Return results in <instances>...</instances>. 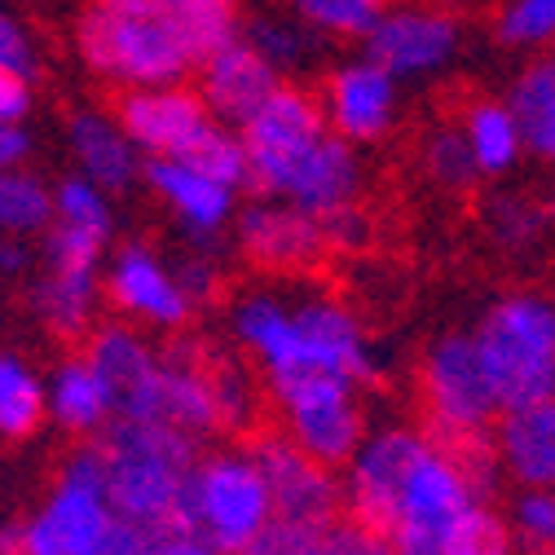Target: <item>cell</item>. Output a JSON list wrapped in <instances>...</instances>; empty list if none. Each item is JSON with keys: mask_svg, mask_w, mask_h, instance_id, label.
I'll return each mask as SVG.
<instances>
[{"mask_svg": "<svg viewBox=\"0 0 555 555\" xmlns=\"http://www.w3.org/2000/svg\"><path fill=\"white\" fill-rule=\"evenodd\" d=\"M194 437L155 420H111L98 428L106 459V503L142 533V555H198L207 551L194 516L181 507V485L194 463Z\"/></svg>", "mask_w": 555, "mask_h": 555, "instance_id": "1", "label": "cell"}, {"mask_svg": "<svg viewBox=\"0 0 555 555\" xmlns=\"http://www.w3.org/2000/svg\"><path fill=\"white\" fill-rule=\"evenodd\" d=\"M264 485H269V525L256 538L251 551H287V555H309L322 551L331 525L344 516L339 480L331 467L313 463L292 437H260L251 450Z\"/></svg>", "mask_w": 555, "mask_h": 555, "instance_id": "2", "label": "cell"}, {"mask_svg": "<svg viewBox=\"0 0 555 555\" xmlns=\"http://www.w3.org/2000/svg\"><path fill=\"white\" fill-rule=\"evenodd\" d=\"M472 339L499 410L555 397V313L542 296L499 300Z\"/></svg>", "mask_w": 555, "mask_h": 555, "instance_id": "3", "label": "cell"}, {"mask_svg": "<svg viewBox=\"0 0 555 555\" xmlns=\"http://www.w3.org/2000/svg\"><path fill=\"white\" fill-rule=\"evenodd\" d=\"M80 57L98 76L119 80L128 89L142 85H181L194 72L190 53L159 10H111L93 5L76 27Z\"/></svg>", "mask_w": 555, "mask_h": 555, "instance_id": "4", "label": "cell"}, {"mask_svg": "<svg viewBox=\"0 0 555 555\" xmlns=\"http://www.w3.org/2000/svg\"><path fill=\"white\" fill-rule=\"evenodd\" d=\"M269 388L287 414L292 441L313 463L331 472L349 463V454L366 437L362 405H358L362 384L326 366H287V371H269Z\"/></svg>", "mask_w": 555, "mask_h": 555, "instance_id": "5", "label": "cell"}, {"mask_svg": "<svg viewBox=\"0 0 555 555\" xmlns=\"http://www.w3.org/2000/svg\"><path fill=\"white\" fill-rule=\"evenodd\" d=\"M181 503L194 516L207 551H251L273 516L269 485L251 454H212L190 463Z\"/></svg>", "mask_w": 555, "mask_h": 555, "instance_id": "6", "label": "cell"}, {"mask_svg": "<svg viewBox=\"0 0 555 555\" xmlns=\"http://www.w3.org/2000/svg\"><path fill=\"white\" fill-rule=\"evenodd\" d=\"M472 503H476V494L463 480V472L428 441L414 454V463L401 480L388 546L405 551V555H450V538Z\"/></svg>", "mask_w": 555, "mask_h": 555, "instance_id": "7", "label": "cell"}, {"mask_svg": "<svg viewBox=\"0 0 555 555\" xmlns=\"http://www.w3.org/2000/svg\"><path fill=\"white\" fill-rule=\"evenodd\" d=\"M27 555H142V533L111 512V503L80 485H62L40 516L18 525Z\"/></svg>", "mask_w": 555, "mask_h": 555, "instance_id": "8", "label": "cell"}, {"mask_svg": "<svg viewBox=\"0 0 555 555\" xmlns=\"http://www.w3.org/2000/svg\"><path fill=\"white\" fill-rule=\"evenodd\" d=\"M326 132V115L313 93L278 85L256 115L238 128L247 151V185L260 194H278L292 172V164Z\"/></svg>", "mask_w": 555, "mask_h": 555, "instance_id": "9", "label": "cell"}, {"mask_svg": "<svg viewBox=\"0 0 555 555\" xmlns=\"http://www.w3.org/2000/svg\"><path fill=\"white\" fill-rule=\"evenodd\" d=\"M428 446L424 433H410V428H392L379 437H362V446L349 454V476L339 485V499H344V516L358 520L366 533H375L388 546V529L397 516V494H401V480L420 454Z\"/></svg>", "mask_w": 555, "mask_h": 555, "instance_id": "10", "label": "cell"}, {"mask_svg": "<svg viewBox=\"0 0 555 555\" xmlns=\"http://www.w3.org/2000/svg\"><path fill=\"white\" fill-rule=\"evenodd\" d=\"M424 392L433 405V424L441 428H490L499 397L485 379L472 335H446L433 344L424 366Z\"/></svg>", "mask_w": 555, "mask_h": 555, "instance_id": "11", "label": "cell"}, {"mask_svg": "<svg viewBox=\"0 0 555 555\" xmlns=\"http://www.w3.org/2000/svg\"><path fill=\"white\" fill-rule=\"evenodd\" d=\"M85 362L93 366L111 414H119V420H151L164 362L142 335L128 331V326H102L89 339Z\"/></svg>", "mask_w": 555, "mask_h": 555, "instance_id": "12", "label": "cell"}, {"mask_svg": "<svg viewBox=\"0 0 555 555\" xmlns=\"http://www.w3.org/2000/svg\"><path fill=\"white\" fill-rule=\"evenodd\" d=\"M278 85H283L278 66L243 36L198 62V102L217 124L230 128H243Z\"/></svg>", "mask_w": 555, "mask_h": 555, "instance_id": "13", "label": "cell"}, {"mask_svg": "<svg viewBox=\"0 0 555 555\" xmlns=\"http://www.w3.org/2000/svg\"><path fill=\"white\" fill-rule=\"evenodd\" d=\"M238 243L256 264L283 273L313 269L326 256L318 217L278 194H264L260 203H247V212H238Z\"/></svg>", "mask_w": 555, "mask_h": 555, "instance_id": "14", "label": "cell"}, {"mask_svg": "<svg viewBox=\"0 0 555 555\" xmlns=\"http://www.w3.org/2000/svg\"><path fill=\"white\" fill-rule=\"evenodd\" d=\"M362 40L371 62H379L388 76L405 80V76L441 72L459 49V27L433 10H392V14L384 10Z\"/></svg>", "mask_w": 555, "mask_h": 555, "instance_id": "15", "label": "cell"}, {"mask_svg": "<svg viewBox=\"0 0 555 555\" xmlns=\"http://www.w3.org/2000/svg\"><path fill=\"white\" fill-rule=\"evenodd\" d=\"M322 115H326V128L339 132L344 142L353 146L379 142L397 119V76H388L371 57L339 66L326 85Z\"/></svg>", "mask_w": 555, "mask_h": 555, "instance_id": "16", "label": "cell"}, {"mask_svg": "<svg viewBox=\"0 0 555 555\" xmlns=\"http://www.w3.org/2000/svg\"><path fill=\"white\" fill-rule=\"evenodd\" d=\"M106 292L124 313L142 318L151 326H168V331L185 326V318L194 309L177 283V273L142 243L119 247V256L111 260V273H106Z\"/></svg>", "mask_w": 555, "mask_h": 555, "instance_id": "17", "label": "cell"}, {"mask_svg": "<svg viewBox=\"0 0 555 555\" xmlns=\"http://www.w3.org/2000/svg\"><path fill=\"white\" fill-rule=\"evenodd\" d=\"M358 190H362V159H358V146L344 142L339 132H322L318 142L292 164L283 190L278 198H292L305 212L322 217L331 207H344V203H358Z\"/></svg>", "mask_w": 555, "mask_h": 555, "instance_id": "18", "label": "cell"}, {"mask_svg": "<svg viewBox=\"0 0 555 555\" xmlns=\"http://www.w3.org/2000/svg\"><path fill=\"white\" fill-rule=\"evenodd\" d=\"M203 119L207 111L198 93H185L181 85H142L128 89L119 102V128L146 155H172Z\"/></svg>", "mask_w": 555, "mask_h": 555, "instance_id": "19", "label": "cell"}, {"mask_svg": "<svg viewBox=\"0 0 555 555\" xmlns=\"http://www.w3.org/2000/svg\"><path fill=\"white\" fill-rule=\"evenodd\" d=\"M300 339H305V366H326L349 375L353 384H371L375 379V358L371 344L358 326V318L335 305V300H305L292 309Z\"/></svg>", "mask_w": 555, "mask_h": 555, "instance_id": "20", "label": "cell"}, {"mask_svg": "<svg viewBox=\"0 0 555 555\" xmlns=\"http://www.w3.org/2000/svg\"><path fill=\"white\" fill-rule=\"evenodd\" d=\"M159 392H155V424H168L185 437H207L221 428V410L212 397V379H207V353H198L194 344L172 349V358H159Z\"/></svg>", "mask_w": 555, "mask_h": 555, "instance_id": "21", "label": "cell"}, {"mask_svg": "<svg viewBox=\"0 0 555 555\" xmlns=\"http://www.w3.org/2000/svg\"><path fill=\"white\" fill-rule=\"evenodd\" d=\"M146 177L151 185L168 198V207L177 212V221L194 234V238H217V230L234 217V185L207 177L172 155H151L146 164Z\"/></svg>", "mask_w": 555, "mask_h": 555, "instance_id": "22", "label": "cell"}, {"mask_svg": "<svg viewBox=\"0 0 555 555\" xmlns=\"http://www.w3.org/2000/svg\"><path fill=\"white\" fill-rule=\"evenodd\" d=\"M499 467L520 485H551L555 480V405H512L499 410V433H494Z\"/></svg>", "mask_w": 555, "mask_h": 555, "instance_id": "23", "label": "cell"}, {"mask_svg": "<svg viewBox=\"0 0 555 555\" xmlns=\"http://www.w3.org/2000/svg\"><path fill=\"white\" fill-rule=\"evenodd\" d=\"M72 155L80 164V177H89L102 190H124L137 177V146L128 142V132L119 119L106 115H76L72 119Z\"/></svg>", "mask_w": 555, "mask_h": 555, "instance_id": "24", "label": "cell"}, {"mask_svg": "<svg viewBox=\"0 0 555 555\" xmlns=\"http://www.w3.org/2000/svg\"><path fill=\"white\" fill-rule=\"evenodd\" d=\"M234 335L260 358L264 371H287L305 366V339L296 326V313L273 300V296H251L234 309Z\"/></svg>", "mask_w": 555, "mask_h": 555, "instance_id": "25", "label": "cell"}, {"mask_svg": "<svg viewBox=\"0 0 555 555\" xmlns=\"http://www.w3.org/2000/svg\"><path fill=\"white\" fill-rule=\"evenodd\" d=\"M159 14L177 31L181 49L198 66L207 53H217L221 44L243 36L238 0H159Z\"/></svg>", "mask_w": 555, "mask_h": 555, "instance_id": "26", "label": "cell"}, {"mask_svg": "<svg viewBox=\"0 0 555 555\" xmlns=\"http://www.w3.org/2000/svg\"><path fill=\"white\" fill-rule=\"evenodd\" d=\"M44 414H53V424L66 433H98L111 420L106 392L85 358L53 371V379L44 384Z\"/></svg>", "mask_w": 555, "mask_h": 555, "instance_id": "27", "label": "cell"}, {"mask_svg": "<svg viewBox=\"0 0 555 555\" xmlns=\"http://www.w3.org/2000/svg\"><path fill=\"white\" fill-rule=\"evenodd\" d=\"M463 142H467L480 177H503L525 155L520 128H516L507 102H476L467 111V124H463Z\"/></svg>", "mask_w": 555, "mask_h": 555, "instance_id": "28", "label": "cell"}, {"mask_svg": "<svg viewBox=\"0 0 555 555\" xmlns=\"http://www.w3.org/2000/svg\"><path fill=\"white\" fill-rule=\"evenodd\" d=\"M507 111L520 128L525 151L538 159H551L555 155V66L551 62H533L516 80Z\"/></svg>", "mask_w": 555, "mask_h": 555, "instance_id": "29", "label": "cell"}, {"mask_svg": "<svg viewBox=\"0 0 555 555\" xmlns=\"http://www.w3.org/2000/svg\"><path fill=\"white\" fill-rule=\"evenodd\" d=\"M172 159H181V164H190V168H198V172H207V177H217V181H225V185H234V190L247 185V151H243V137H238V128L217 124L212 115H207V119L185 137V142L172 151Z\"/></svg>", "mask_w": 555, "mask_h": 555, "instance_id": "30", "label": "cell"}, {"mask_svg": "<svg viewBox=\"0 0 555 555\" xmlns=\"http://www.w3.org/2000/svg\"><path fill=\"white\" fill-rule=\"evenodd\" d=\"M93 300H98V273H53L49 269V278L36 287V309L44 313L49 331L66 339L89 326Z\"/></svg>", "mask_w": 555, "mask_h": 555, "instance_id": "31", "label": "cell"}, {"mask_svg": "<svg viewBox=\"0 0 555 555\" xmlns=\"http://www.w3.org/2000/svg\"><path fill=\"white\" fill-rule=\"evenodd\" d=\"M44 420V384L36 371L0 353V437H31Z\"/></svg>", "mask_w": 555, "mask_h": 555, "instance_id": "32", "label": "cell"}, {"mask_svg": "<svg viewBox=\"0 0 555 555\" xmlns=\"http://www.w3.org/2000/svg\"><path fill=\"white\" fill-rule=\"evenodd\" d=\"M53 221V190H44L23 168H0V230L5 234H36Z\"/></svg>", "mask_w": 555, "mask_h": 555, "instance_id": "33", "label": "cell"}, {"mask_svg": "<svg viewBox=\"0 0 555 555\" xmlns=\"http://www.w3.org/2000/svg\"><path fill=\"white\" fill-rule=\"evenodd\" d=\"M53 221H66V225H80V230H93L102 238H111V203H106V190L93 185L89 177H66L57 190H53Z\"/></svg>", "mask_w": 555, "mask_h": 555, "instance_id": "34", "label": "cell"}, {"mask_svg": "<svg viewBox=\"0 0 555 555\" xmlns=\"http://www.w3.org/2000/svg\"><path fill=\"white\" fill-rule=\"evenodd\" d=\"M44 230H49L44 256H49L53 273H98L102 269V251H106L102 234L80 230V225H66V221H49Z\"/></svg>", "mask_w": 555, "mask_h": 555, "instance_id": "35", "label": "cell"}, {"mask_svg": "<svg viewBox=\"0 0 555 555\" xmlns=\"http://www.w3.org/2000/svg\"><path fill=\"white\" fill-rule=\"evenodd\" d=\"M305 23L331 36H366L384 14V0H292Z\"/></svg>", "mask_w": 555, "mask_h": 555, "instance_id": "36", "label": "cell"}, {"mask_svg": "<svg viewBox=\"0 0 555 555\" xmlns=\"http://www.w3.org/2000/svg\"><path fill=\"white\" fill-rule=\"evenodd\" d=\"M507 546H512V529L503 525V516L485 499H476L463 512V520L450 538V555H494V551H507Z\"/></svg>", "mask_w": 555, "mask_h": 555, "instance_id": "37", "label": "cell"}, {"mask_svg": "<svg viewBox=\"0 0 555 555\" xmlns=\"http://www.w3.org/2000/svg\"><path fill=\"white\" fill-rule=\"evenodd\" d=\"M555 31V0H512L499 18V40L516 49L546 44Z\"/></svg>", "mask_w": 555, "mask_h": 555, "instance_id": "38", "label": "cell"}, {"mask_svg": "<svg viewBox=\"0 0 555 555\" xmlns=\"http://www.w3.org/2000/svg\"><path fill=\"white\" fill-rule=\"evenodd\" d=\"M512 529L525 546L546 551L555 542V499H551V485H525V494L516 499L512 512Z\"/></svg>", "mask_w": 555, "mask_h": 555, "instance_id": "39", "label": "cell"}, {"mask_svg": "<svg viewBox=\"0 0 555 555\" xmlns=\"http://www.w3.org/2000/svg\"><path fill=\"white\" fill-rule=\"evenodd\" d=\"M428 172L446 190H467L480 177V168H476V159H472V151L463 142V132L450 128V132H437L433 137V146H428Z\"/></svg>", "mask_w": 555, "mask_h": 555, "instance_id": "40", "label": "cell"}, {"mask_svg": "<svg viewBox=\"0 0 555 555\" xmlns=\"http://www.w3.org/2000/svg\"><path fill=\"white\" fill-rule=\"evenodd\" d=\"M485 225L494 230L499 243L520 247L538 234V207L525 203L520 194H494L490 203H485Z\"/></svg>", "mask_w": 555, "mask_h": 555, "instance_id": "41", "label": "cell"}, {"mask_svg": "<svg viewBox=\"0 0 555 555\" xmlns=\"http://www.w3.org/2000/svg\"><path fill=\"white\" fill-rule=\"evenodd\" d=\"M318 225H322L326 251H331V247H335V251H358V247H366V238H371V225H366V217L358 212V203L331 207V212L318 217Z\"/></svg>", "mask_w": 555, "mask_h": 555, "instance_id": "42", "label": "cell"}, {"mask_svg": "<svg viewBox=\"0 0 555 555\" xmlns=\"http://www.w3.org/2000/svg\"><path fill=\"white\" fill-rule=\"evenodd\" d=\"M0 72H18V76H36V49L31 36L0 10Z\"/></svg>", "mask_w": 555, "mask_h": 555, "instance_id": "43", "label": "cell"}, {"mask_svg": "<svg viewBox=\"0 0 555 555\" xmlns=\"http://www.w3.org/2000/svg\"><path fill=\"white\" fill-rule=\"evenodd\" d=\"M62 485H80V490H93V494L106 499V459H102V450L98 446L76 450L62 467Z\"/></svg>", "mask_w": 555, "mask_h": 555, "instance_id": "44", "label": "cell"}, {"mask_svg": "<svg viewBox=\"0 0 555 555\" xmlns=\"http://www.w3.org/2000/svg\"><path fill=\"white\" fill-rule=\"evenodd\" d=\"M247 40H251V44H256L273 66H283V62H292V57L300 53L296 31H292V27H278V23H256Z\"/></svg>", "mask_w": 555, "mask_h": 555, "instance_id": "45", "label": "cell"}, {"mask_svg": "<svg viewBox=\"0 0 555 555\" xmlns=\"http://www.w3.org/2000/svg\"><path fill=\"white\" fill-rule=\"evenodd\" d=\"M27 111H31V76L0 72V119H5V124H23Z\"/></svg>", "mask_w": 555, "mask_h": 555, "instance_id": "46", "label": "cell"}, {"mask_svg": "<svg viewBox=\"0 0 555 555\" xmlns=\"http://www.w3.org/2000/svg\"><path fill=\"white\" fill-rule=\"evenodd\" d=\"M27 155H31V137H27V128L0 119V168H23Z\"/></svg>", "mask_w": 555, "mask_h": 555, "instance_id": "47", "label": "cell"}, {"mask_svg": "<svg viewBox=\"0 0 555 555\" xmlns=\"http://www.w3.org/2000/svg\"><path fill=\"white\" fill-rule=\"evenodd\" d=\"M177 283H181L185 300H190V305H198V300H207V296H212V283H217V278H212V269H207V264H198V260H185V264L177 269Z\"/></svg>", "mask_w": 555, "mask_h": 555, "instance_id": "48", "label": "cell"}, {"mask_svg": "<svg viewBox=\"0 0 555 555\" xmlns=\"http://www.w3.org/2000/svg\"><path fill=\"white\" fill-rule=\"evenodd\" d=\"M27 260H31V256H27V247L18 243V234H10L5 243H0V269H5V273H23Z\"/></svg>", "mask_w": 555, "mask_h": 555, "instance_id": "49", "label": "cell"}, {"mask_svg": "<svg viewBox=\"0 0 555 555\" xmlns=\"http://www.w3.org/2000/svg\"><path fill=\"white\" fill-rule=\"evenodd\" d=\"M98 5H111V10H159V0H98Z\"/></svg>", "mask_w": 555, "mask_h": 555, "instance_id": "50", "label": "cell"}, {"mask_svg": "<svg viewBox=\"0 0 555 555\" xmlns=\"http://www.w3.org/2000/svg\"><path fill=\"white\" fill-rule=\"evenodd\" d=\"M0 551H18V525L0 533Z\"/></svg>", "mask_w": 555, "mask_h": 555, "instance_id": "51", "label": "cell"}]
</instances>
